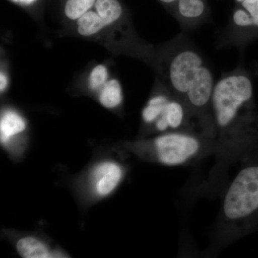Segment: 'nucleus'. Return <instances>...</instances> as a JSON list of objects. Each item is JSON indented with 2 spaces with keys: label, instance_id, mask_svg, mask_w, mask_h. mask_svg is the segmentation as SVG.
Here are the masks:
<instances>
[{
  "label": "nucleus",
  "instance_id": "obj_1",
  "mask_svg": "<svg viewBox=\"0 0 258 258\" xmlns=\"http://www.w3.org/2000/svg\"><path fill=\"white\" fill-rule=\"evenodd\" d=\"M217 171L258 150V111L252 77L242 66L215 83L212 100Z\"/></svg>",
  "mask_w": 258,
  "mask_h": 258
},
{
  "label": "nucleus",
  "instance_id": "obj_2",
  "mask_svg": "<svg viewBox=\"0 0 258 258\" xmlns=\"http://www.w3.org/2000/svg\"><path fill=\"white\" fill-rule=\"evenodd\" d=\"M154 68L159 81L187 107L199 132L215 140L212 100L216 83L198 47L181 32L158 48Z\"/></svg>",
  "mask_w": 258,
  "mask_h": 258
},
{
  "label": "nucleus",
  "instance_id": "obj_3",
  "mask_svg": "<svg viewBox=\"0 0 258 258\" xmlns=\"http://www.w3.org/2000/svg\"><path fill=\"white\" fill-rule=\"evenodd\" d=\"M241 163L222 199L215 231L220 245L258 230V150Z\"/></svg>",
  "mask_w": 258,
  "mask_h": 258
},
{
  "label": "nucleus",
  "instance_id": "obj_4",
  "mask_svg": "<svg viewBox=\"0 0 258 258\" xmlns=\"http://www.w3.org/2000/svg\"><path fill=\"white\" fill-rule=\"evenodd\" d=\"M141 157L165 166L189 164L215 154L216 142L197 132H172L134 144Z\"/></svg>",
  "mask_w": 258,
  "mask_h": 258
},
{
  "label": "nucleus",
  "instance_id": "obj_5",
  "mask_svg": "<svg viewBox=\"0 0 258 258\" xmlns=\"http://www.w3.org/2000/svg\"><path fill=\"white\" fill-rule=\"evenodd\" d=\"M257 37L258 0H244L236 3L217 47L243 48Z\"/></svg>",
  "mask_w": 258,
  "mask_h": 258
},
{
  "label": "nucleus",
  "instance_id": "obj_6",
  "mask_svg": "<svg viewBox=\"0 0 258 258\" xmlns=\"http://www.w3.org/2000/svg\"><path fill=\"white\" fill-rule=\"evenodd\" d=\"M123 177L124 169L119 163L113 160L100 161L90 172V189L96 198H107L118 188Z\"/></svg>",
  "mask_w": 258,
  "mask_h": 258
},
{
  "label": "nucleus",
  "instance_id": "obj_7",
  "mask_svg": "<svg viewBox=\"0 0 258 258\" xmlns=\"http://www.w3.org/2000/svg\"><path fill=\"white\" fill-rule=\"evenodd\" d=\"M185 29L205 23L210 14L208 0H179L169 12Z\"/></svg>",
  "mask_w": 258,
  "mask_h": 258
},
{
  "label": "nucleus",
  "instance_id": "obj_8",
  "mask_svg": "<svg viewBox=\"0 0 258 258\" xmlns=\"http://www.w3.org/2000/svg\"><path fill=\"white\" fill-rule=\"evenodd\" d=\"M26 120L15 110H5L0 118V142L5 148L12 147L25 132Z\"/></svg>",
  "mask_w": 258,
  "mask_h": 258
},
{
  "label": "nucleus",
  "instance_id": "obj_9",
  "mask_svg": "<svg viewBox=\"0 0 258 258\" xmlns=\"http://www.w3.org/2000/svg\"><path fill=\"white\" fill-rule=\"evenodd\" d=\"M16 249L21 257L25 258L62 257L63 254L53 251L43 241L37 237L27 236L19 239Z\"/></svg>",
  "mask_w": 258,
  "mask_h": 258
},
{
  "label": "nucleus",
  "instance_id": "obj_10",
  "mask_svg": "<svg viewBox=\"0 0 258 258\" xmlns=\"http://www.w3.org/2000/svg\"><path fill=\"white\" fill-rule=\"evenodd\" d=\"M94 6L107 27L124 20V11L118 0H96Z\"/></svg>",
  "mask_w": 258,
  "mask_h": 258
},
{
  "label": "nucleus",
  "instance_id": "obj_11",
  "mask_svg": "<svg viewBox=\"0 0 258 258\" xmlns=\"http://www.w3.org/2000/svg\"><path fill=\"white\" fill-rule=\"evenodd\" d=\"M98 98L102 106L108 109H115L122 104L123 101V90L118 80L108 81L98 93Z\"/></svg>",
  "mask_w": 258,
  "mask_h": 258
},
{
  "label": "nucleus",
  "instance_id": "obj_12",
  "mask_svg": "<svg viewBox=\"0 0 258 258\" xmlns=\"http://www.w3.org/2000/svg\"><path fill=\"white\" fill-rule=\"evenodd\" d=\"M106 28V23L96 11L89 10L77 20L78 32L82 36H93Z\"/></svg>",
  "mask_w": 258,
  "mask_h": 258
},
{
  "label": "nucleus",
  "instance_id": "obj_13",
  "mask_svg": "<svg viewBox=\"0 0 258 258\" xmlns=\"http://www.w3.org/2000/svg\"><path fill=\"white\" fill-rule=\"evenodd\" d=\"M96 0H68L64 15L71 20H78L94 6Z\"/></svg>",
  "mask_w": 258,
  "mask_h": 258
},
{
  "label": "nucleus",
  "instance_id": "obj_14",
  "mask_svg": "<svg viewBox=\"0 0 258 258\" xmlns=\"http://www.w3.org/2000/svg\"><path fill=\"white\" fill-rule=\"evenodd\" d=\"M108 69L104 64H98L93 68L88 76V86L92 92H99L105 84L108 82Z\"/></svg>",
  "mask_w": 258,
  "mask_h": 258
},
{
  "label": "nucleus",
  "instance_id": "obj_15",
  "mask_svg": "<svg viewBox=\"0 0 258 258\" xmlns=\"http://www.w3.org/2000/svg\"><path fill=\"white\" fill-rule=\"evenodd\" d=\"M8 84L9 83H8V76L2 71L1 74H0V91H1V93L5 92V90L8 88Z\"/></svg>",
  "mask_w": 258,
  "mask_h": 258
},
{
  "label": "nucleus",
  "instance_id": "obj_16",
  "mask_svg": "<svg viewBox=\"0 0 258 258\" xmlns=\"http://www.w3.org/2000/svg\"><path fill=\"white\" fill-rule=\"evenodd\" d=\"M159 1L165 7L166 9L169 13L179 0H159Z\"/></svg>",
  "mask_w": 258,
  "mask_h": 258
},
{
  "label": "nucleus",
  "instance_id": "obj_17",
  "mask_svg": "<svg viewBox=\"0 0 258 258\" xmlns=\"http://www.w3.org/2000/svg\"><path fill=\"white\" fill-rule=\"evenodd\" d=\"M236 3H241V2L244 1V0H235Z\"/></svg>",
  "mask_w": 258,
  "mask_h": 258
}]
</instances>
